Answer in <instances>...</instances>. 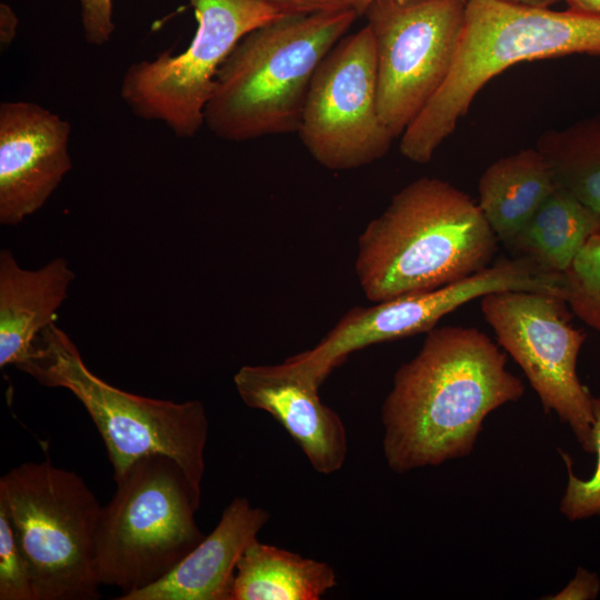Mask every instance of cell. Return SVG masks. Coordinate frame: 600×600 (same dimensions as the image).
Listing matches in <instances>:
<instances>
[{"instance_id": "obj_1", "label": "cell", "mask_w": 600, "mask_h": 600, "mask_svg": "<svg viewBox=\"0 0 600 600\" xmlns=\"http://www.w3.org/2000/svg\"><path fill=\"white\" fill-rule=\"evenodd\" d=\"M523 393L506 353L483 331L433 328L397 369L382 404L389 468L404 473L469 456L484 419Z\"/></svg>"}, {"instance_id": "obj_2", "label": "cell", "mask_w": 600, "mask_h": 600, "mask_svg": "<svg viewBox=\"0 0 600 600\" xmlns=\"http://www.w3.org/2000/svg\"><path fill=\"white\" fill-rule=\"evenodd\" d=\"M498 238L478 203L421 177L397 192L358 238L356 273L372 302L434 290L489 267Z\"/></svg>"}, {"instance_id": "obj_3", "label": "cell", "mask_w": 600, "mask_h": 600, "mask_svg": "<svg viewBox=\"0 0 600 600\" xmlns=\"http://www.w3.org/2000/svg\"><path fill=\"white\" fill-rule=\"evenodd\" d=\"M358 16H289L247 33L217 73L204 124L232 142L298 132L318 66Z\"/></svg>"}, {"instance_id": "obj_4", "label": "cell", "mask_w": 600, "mask_h": 600, "mask_svg": "<svg viewBox=\"0 0 600 600\" xmlns=\"http://www.w3.org/2000/svg\"><path fill=\"white\" fill-rule=\"evenodd\" d=\"M571 54L600 56V17L501 0H467L463 32L450 73L402 133V156L428 163L478 92L509 67Z\"/></svg>"}, {"instance_id": "obj_5", "label": "cell", "mask_w": 600, "mask_h": 600, "mask_svg": "<svg viewBox=\"0 0 600 600\" xmlns=\"http://www.w3.org/2000/svg\"><path fill=\"white\" fill-rule=\"evenodd\" d=\"M19 370L40 384L70 391L88 411L107 449L113 479L150 454L174 459L201 490L208 418L199 400L174 402L119 389L93 373L56 322Z\"/></svg>"}, {"instance_id": "obj_6", "label": "cell", "mask_w": 600, "mask_h": 600, "mask_svg": "<svg viewBox=\"0 0 600 600\" xmlns=\"http://www.w3.org/2000/svg\"><path fill=\"white\" fill-rule=\"evenodd\" d=\"M114 482L100 510L94 566L100 584L124 596L162 579L204 538L194 520L201 490L164 454L137 460Z\"/></svg>"}, {"instance_id": "obj_7", "label": "cell", "mask_w": 600, "mask_h": 600, "mask_svg": "<svg viewBox=\"0 0 600 600\" xmlns=\"http://www.w3.org/2000/svg\"><path fill=\"white\" fill-rule=\"evenodd\" d=\"M0 504L27 560L34 600H96L94 538L101 507L74 471L23 462L0 479Z\"/></svg>"}, {"instance_id": "obj_8", "label": "cell", "mask_w": 600, "mask_h": 600, "mask_svg": "<svg viewBox=\"0 0 600 600\" xmlns=\"http://www.w3.org/2000/svg\"><path fill=\"white\" fill-rule=\"evenodd\" d=\"M197 30L180 53L163 51L126 70L120 97L137 117L159 121L181 139L204 126L217 73L250 31L283 18L264 0H189Z\"/></svg>"}, {"instance_id": "obj_9", "label": "cell", "mask_w": 600, "mask_h": 600, "mask_svg": "<svg viewBox=\"0 0 600 600\" xmlns=\"http://www.w3.org/2000/svg\"><path fill=\"white\" fill-rule=\"evenodd\" d=\"M382 122L402 136L441 88L461 41L463 0H374L364 10Z\"/></svg>"}, {"instance_id": "obj_10", "label": "cell", "mask_w": 600, "mask_h": 600, "mask_svg": "<svg viewBox=\"0 0 600 600\" xmlns=\"http://www.w3.org/2000/svg\"><path fill=\"white\" fill-rule=\"evenodd\" d=\"M507 290L564 298L563 276L523 257L500 258L460 281L418 293L353 307L313 348L286 359L316 386L347 357L368 346L428 332L448 313L481 297Z\"/></svg>"}, {"instance_id": "obj_11", "label": "cell", "mask_w": 600, "mask_h": 600, "mask_svg": "<svg viewBox=\"0 0 600 600\" xmlns=\"http://www.w3.org/2000/svg\"><path fill=\"white\" fill-rule=\"evenodd\" d=\"M479 300L498 344L522 369L544 411L554 412L582 450L594 453L593 396L577 372L586 333L570 323L566 300L521 290L493 292Z\"/></svg>"}, {"instance_id": "obj_12", "label": "cell", "mask_w": 600, "mask_h": 600, "mask_svg": "<svg viewBox=\"0 0 600 600\" xmlns=\"http://www.w3.org/2000/svg\"><path fill=\"white\" fill-rule=\"evenodd\" d=\"M298 133L329 170L360 168L389 151L394 137L379 113L374 42L367 24L343 37L318 66Z\"/></svg>"}, {"instance_id": "obj_13", "label": "cell", "mask_w": 600, "mask_h": 600, "mask_svg": "<svg viewBox=\"0 0 600 600\" xmlns=\"http://www.w3.org/2000/svg\"><path fill=\"white\" fill-rule=\"evenodd\" d=\"M68 120L29 101L0 104V223L40 210L72 168Z\"/></svg>"}, {"instance_id": "obj_14", "label": "cell", "mask_w": 600, "mask_h": 600, "mask_svg": "<svg viewBox=\"0 0 600 600\" xmlns=\"http://www.w3.org/2000/svg\"><path fill=\"white\" fill-rule=\"evenodd\" d=\"M246 406L271 414L322 474L342 468L348 453L346 427L322 403L319 387L286 360L280 364L243 366L233 377Z\"/></svg>"}, {"instance_id": "obj_15", "label": "cell", "mask_w": 600, "mask_h": 600, "mask_svg": "<svg viewBox=\"0 0 600 600\" xmlns=\"http://www.w3.org/2000/svg\"><path fill=\"white\" fill-rule=\"evenodd\" d=\"M270 514L234 498L216 528L162 579L118 600H229L237 563Z\"/></svg>"}, {"instance_id": "obj_16", "label": "cell", "mask_w": 600, "mask_h": 600, "mask_svg": "<svg viewBox=\"0 0 600 600\" xmlns=\"http://www.w3.org/2000/svg\"><path fill=\"white\" fill-rule=\"evenodd\" d=\"M76 273L56 257L38 269L22 268L9 249L0 251V368L24 363L40 333L56 322Z\"/></svg>"}, {"instance_id": "obj_17", "label": "cell", "mask_w": 600, "mask_h": 600, "mask_svg": "<svg viewBox=\"0 0 600 600\" xmlns=\"http://www.w3.org/2000/svg\"><path fill=\"white\" fill-rule=\"evenodd\" d=\"M557 187L551 169L534 148L491 163L478 182V206L499 242L506 244Z\"/></svg>"}, {"instance_id": "obj_18", "label": "cell", "mask_w": 600, "mask_h": 600, "mask_svg": "<svg viewBox=\"0 0 600 600\" xmlns=\"http://www.w3.org/2000/svg\"><path fill=\"white\" fill-rule=\"evenodd\" d=\"M336 586L330 564L254 539L237 563L229 600H318Z\"/></svg>"}, {"instance_id": "obj_19", "label": "cell", "mask_w": 600, "mask_h": 600, "mask_svg": "<svg viewBox=\"0 0 600 600\" xmlns=\"http://www.w3.org/2000/svg\"><path fill=\"white\" fill-rule=\"evenodd\" d=\"M599 228L600 217L557 186L504 247L514 257L563 274Z\"/></svg>"}, {"instance_id": "obj_20", "label": "cell", "mask_w": 600, "mask_h": 600, "mask_svg": "<svg viewBox=\"0 0 600 600\" xmlns=\"http://www.w3.org/2000/svg\"><path fill=\"white\" fill-rule=\"evenodd\" d=\"M536 148L557 186L600 217V116L540 136Z\"/></svg>"}, {"instance_id": "obj_21", "label": "cell", "mask_w": 600, "mask_h": 600, "mask_svg": "<svg viewBox=\"0 0 600 600\" xmlns=\"http://www.w3.org/2000/svg\"><path fill=\"white\" fill-rule=\"evenodd\" d=\"M563 278L569 309L600 333V228L589 238Z\"/></svg>"}, {"instance_id": "obj_22", "label": "cell", "mask_w": 600, "mask_h": 600, "mask_svg": "<svg viewBox=\"0 0 600 600\" xmlns=\"http://www.w3.org/2000/svg\"><path fill=\"white\" fill-rule=\"evenodd\" d=\"M592 412L594 453L598 457L593 474L588 479L577 477L572 470L570 456L559 450L568 472V482L559 510L570 521L600 517V396L593 397Z\"/></svg>"}, {"instance_id": "obj_23", "label": "cell", "mask_w": 600, "mask_h": 600, "mask_svg": "<svg viewBox=\"0 0 600 600\" xmlns=\"http://www.w3.org/2000/svg\"><path fill=\"white\" fill-rule=\"evenodd\" d=\"M0 600H34L27 560L2 504H0Z\"/></svg>"}, {"instance_id": "obj_24", "label": "cell", "mask_w": 600, "mask_h": 600, "mask_svg": "<svg viewBox=\"0 0 600 600\" xmlns=\"http://www.w3.org/2000/svg\"><path fill=\"white\" fill-rule=\"evenodd\" d=\"M84 39L92 46H103L114 32L112 0H79Z\"/></svg>"}, {"instance_id": "obj_25", "label": "cell", "mask_w": 600, "mask_h": 600, "mask_svg": "<svg viewBox=\"0 0 600 600\" xmlns=\"http://www.w3.org/2000/svg\"><path fill=\"white\" fill-rule=\"evenodd\" d=\"M283 17L354 10V0H264ZM356 11V10H354Z\"/></svg>"}, {"instance_id": "obj_26", "label": "cell", "mask_w": 600, "mask_h": 600, "mask_svg": "<svg viewBox=\"0 0 600 600\" xmlns=\"http://www.w3.org/2000/svg\"><path fill=\"white\" fill-rule=\"evenodd\" d=\"M600 592V579L596 572L578 567L574 577L558 593L544 597L549 600H594Z\"/></svg>"}, {"instance_id": "obj_27", "label": "cell", "mask_w": 600, "mask_h": 600, "mask_svg": "<svg viewBox=\"0 0 600 600\" xmlns=\"http://www.w3.org/2000/svg\"><path fill=\"white\" fill-rule=\"evenodd\" d=\"M18 19L13 10L7 3L0 4V42L2 49L7 48L14 39Z\"/></svg>"}, {"instance_id": "obj_28", "label": "cell", "mask_w": 600, "mask_h": 600, "mask_svg": "<svg viewBox=\"0 0 600 600\" xmlns=\"http://www.w3.org/2000/svg\"><path fill=\"white\" fill-rule=\"evenodd\" d=\"M568 4V10L600 17V0H564Z\"/></svg>"}, {"instance_id": "obj_29", "label": "cell", "mask_w": 600, "mask_h": 600, "mask_svg": "<svg viewBox=\"0 0 600 600\" xmlns=\"http://www.w3.org/2000/svg\"><path fill=\"white\" fill-rule=\"evenodd\" d=\"M517 6L533 8H550L560 0H501Z\"/></svg>"}, {"instance_id": "obj_30", "label": "cell", "mask_w": 600, "mask_h": 600, "mask_svg": "<svg viewBox=\"0 0 600 600\" xmlns=\"http://www.w3.org/2000/svg\"><path fill=\"white\" fill-rule=\"evenodd\" d=\"M374 0H354V10L360 16L363 14L368 6ZM467 1V0H463Z\"/></svg>"}]
</instances>
